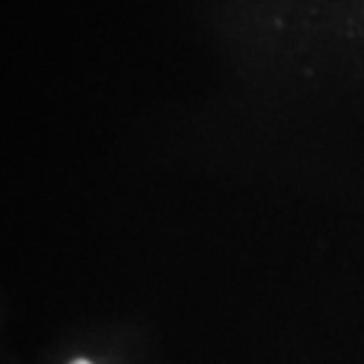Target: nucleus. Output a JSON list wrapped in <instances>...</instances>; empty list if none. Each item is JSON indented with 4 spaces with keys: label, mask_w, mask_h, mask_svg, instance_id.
<instances>
[{
    "label": "nucleus",
    "mask_w": 364,
    "mask_h": 364,
    "mask_svg": "<svg viewBox=\"0 0 364 364\" xmlns=\"http://www.w3.org/2000/svg\"><path fill=\"white\" fill-rule=\"evenodd\" d=\"M74 364H90V362H85V360H78V362H74Z\"/></svg>",
    "instance_id": "obj_1"
}]
</instances>
